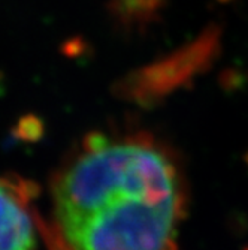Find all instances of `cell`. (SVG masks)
Masks as SVG:
<instances>
[{
    "instance_id": "obj_1",
    "label": "cell",
    "mask_w": 248,
    "mask_h": 250,
    "mask_svg": "<svg viewBox=\"0 0 248 250\" xmlns=\"http://www.w3.org/2000/svg\"><path fill=\"white\" fill-rule=\"evenodd\" d=\"M187 183L176 154L147 133L85 136L56 172L48 250H179Z\"/></svg>"
},
{
    "instance_id": "obj_2",
    "label": "cell",
    "mask_w": 248,
    "mask_h": 250,
    "mask_svg": "<svg viewBox=\"0 0 248 250\" xmlns=\"http://www.w3.org/2000/svg\"><path fill=\"white\" fill-rule=\"evenodd\" d=\"M35 186L29 181L0 175V250H39L43 220L36 207Z\"/></svg>"
},
{
    "instance_id": "obj_3",
    "label": "cell",
    "mask_w": 248,
    "mask_h": 250,
    "mask_svg": "<svg viewBox=\"0 0 248 250\" xmlns=\"http://www.w3.org/2000/svg\"><path fill=\"white\" fill-rule=\"evenodd\" d=\"M165 0H114L117 14L127 22H139L150 18Z\"/></svg>"
}]
</instances>
